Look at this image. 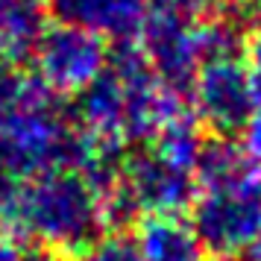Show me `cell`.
Listing matches in <instances>:
<instances>
[{"label":"cell","mask_w":261,"mask_h":261,"mask_svg":"<svg viewBox=\"0 0 261 261\" xmlns=\"http://www.w3.org/2000/svg\"><path fill=\"white\" fill-rule=\"evenodd\" d=\"M191 226L214 261H235L261 238V167L244 155L232 135H214L202 144Z\"/></svg>","instance_id":"1"},{"label":"cell","mask_w":261,"mask_h":261,"mask_svg":"<svg viewBox=\"0 0 261 261\" xmlns=\"http://www.w3.org/2000/svg\"><path fill=\"white\" fill-rule=\"evenodd\" d=\"M0 214L15 238H27L53 255H76L112 226L106 191L71 167L12 185Z\"/></svg>","instance_id":"2"},{"label":"cell","mask_w":261,"mask_h":261,"mask_svg":"<svg viewBox=\"0 0 261 261\" xmlns=\"http://www.w3.org/2000/svg\"><path fill=\"white\" fill-rule=\"evenodd\" d=\"M80 126L62 100L36 85L12 115L0 120V159L9 176H38L47 170H62L76 162Z\"/></svg>","instance_id":"3"},{"label":"cell","mask_w":261,"mask_h":261,"mask_svg":"<svg viewBox=\"0 0 261 261\" xmlns=\"http://www.w3.org/2000/svg\"><path fill=\"white\" fill-rule=\"evenodd\" d=\"M109 56L112 50L106 38L56 21L38 33L27 59L33 65V80L62 100L80 97L94 80H100V73L109 68Z\"/></svg>","instance_id":"4"},{"label":"cell","mask_w":261,"mask_h":261,"mask_svg":"<svg viewBox=\"0 0 261 261\" xmlns=\"http://www.w3.org/2000/svg\"><path fill=\"white\" fill-rule=\"evenodd\" d=\"M197 197V170L153 144L126 153L118 179V202L132 214H182Z\"/></svg>","instance_id":"5"},{"label":"cell","mask_w":261,"mask_h":261,"mask_svg":"<svg viewBox=\"0 0 261 261\" xmlns=\"http://www.w3.org/2000/svg\"><path fill=\"white\" fill-rule=\"evenodd\" d=\"M188 106L200 126L214 135H235L258 109L241 53L202 62L188 85Z\"/></svg>","instance_id":"6"},{"label":"cell","mask_w":261,"mask_h":261,"mask_svg":"<svg viewBox=\"0 0 261 261\" xmlns=\"http://www.w3.org/2000/svg\"><path fill=\"white\" fill-rule=\"evenodd\" d=\"M47 3L56 21L112 41H129L132 36H138V27L150 6V0H47Z\"/></svg>","instance_id":"7"},{"label":"cell","mask_w":261,"mask_h":261,"mask_svg":"<svg viewBox=\"0 0 261 261\" xmlns=\"http://www.w3.org/2000/svg\"><path fill=\"white\" fill-rule=\"evenodd\" d=\"M135 241L147 261H214L182 214H147Z\"/></svg>","instance_id":"8"},{"label":"cell","mask_w":261,"mask_h":261,"mask_svg":"<svg viewBox=\"0 0 261 261\" xmlns=\"http://www.w3.org/2000/svg\"><path fill=\"white\" fill-rule=\"evenodd\" d=\"M44 30L41 3L36 0H0V59H27Z\"/></svg>","instance_id":"9"},{"label":"cell","mask_w":261,"mask_h":261,"mask_svg":"<svg viewBox=\"0 0 261 261\" xmlns=\"http://www.w3.org/2000/svg\"><path fill=\"white\" fill-rule=\"evenodd\" d=\"M76 261H147V258H144L141 247L132 235L118 232V229H106L85 249L76 252Z\"/></svg>","instance_id":"10"},{"label":"cell","mask_w":261,"mask_h":261,"mask_svg":"<svg viewBox=\"0 0 261 261\" xmlns=\"http://www.w3.org/2000/svg\"><path fill=\"white\" fill-rule=\"evenodd\" d=\"M36 85L38 83L33 80V73L21 71L18 62L0 59V120L6 115H12L15 109L36 91Z\"/></svg>","instance_id":"11"},{"label":"cell","mask_w":261,"mask_h":261,"mask_svg":"<svg viewBox=\"0 0 261 261\" xmlns=\"http://www.w3.org/2000/svg\"><path fill=\"white\" fill-rule=\"evenodd\" d=\"M241 59L249 71V83L255 91V103L261 109V24L255 30H249V36L244 38V50H241Z\"/></svg>","instance_id":"12"},{"label":"cell","mask_w":261,"mask_h":261,"mask_svg":"<svg viewBox=\"0 0 261 261\" xmlns=\"http://www.w3.org/2000/svg\"><path fill=\"white\" fill-rule=\"evenodd\" d=\"M238 147L244 150V155L252 165L261 167V109H255L252 118L238 129Z\"/></svg>","instance_id":"13"},{"label":"cell","mask_w":261,"mask_h":261,"mask_svg":"<svg viewBox=\"0 0 261 261\" xmlns=\"http://www.w3.org/2000/svg\"><path fill=\"white\" fill-rule=\"evenodd\" d=\"M0 261H27L24 249L18 247V238H12V241H6V244L0 247Z\"/></svg>","instance_id":"14"},{"label":"cell","mask_w":261,"mask_h":261,"mask_svg":"<svg viewBox=\"0 0 261 261\" xmlns=\"http://www.w3.org/2000/svg\"><path fill=\"white\" fill-rule=\"evenodd\" d=\"M12 191V176H9V170L3 165V159H0V202L6 200V194Z\"/></svg>","instance_id":"15"},{"label":"cell","mask_w":261,"mask_h":261,"mask_svg":"<svg viewBox=\"0 0 261 261\" xmlns=\"http://www.w3.org/2000/svg\"><path fill=\"white\" fill-rule=\"evenodd\" d=\"M235 261H261V238L247 249V252H244V255H238Z\"/></svg>","instance_id":"16"},{"label":"cell","mask_w":261,"mask_h":261,"mask_svg":"<svg viewBox=\"0 0 261 261\" xmlns=\"http://www.w3.org/2000/svg\"><path fill=\"white\" fill-rule=\"evenodd\" d=\"M27 261H62V255H53V252L38 249V252H33V255H27Z\"/></svg>","instance_id":"17"},{"label":"cell","mask_w":261,"mask_h":261,"mask_svg":"<svg viewBox=\"0 0 261 261\" xmlns=\"http://www.w3.org/2000/svg\"><path fill=\"white\" fill-rule=\"evenodd\" d=\"M200 3H205V6H217L220 0H200Z\"/></svg>","instance_id":"18"},{"label":"cell","mask_w":261,"mask_h":261,"mask_svg":"<svg viewBox=\"0 0 261 261\" xmlns=\"http://www.w3.org/2000/svg\"><path fill=\"white\" fill-rule=\"evenodd\" d=\"M252 3H261V0H252Z\"/></svg>","instance_id":"19"},{"label":"cell","mask_w":261,"mask_h":261,"mask_svg":"<svg viewBox=\"0 0 261 261\" xmlns=\"http://www.w3.org/2000/svg\"><path fill=\"white\" fill-rule=\"evenodd\" d=\"M36 3H41V0H36Z\"/></svg>","instance_id":"20"}]
</instances>
